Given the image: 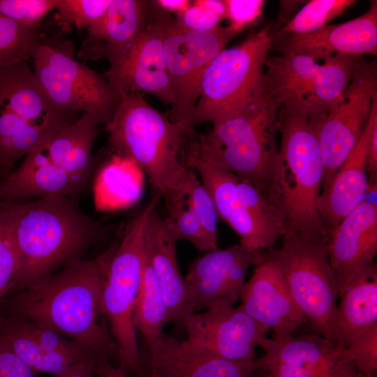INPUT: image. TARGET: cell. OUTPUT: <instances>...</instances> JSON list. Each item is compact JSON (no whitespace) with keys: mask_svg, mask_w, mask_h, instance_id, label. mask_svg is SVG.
<instances>
[{"mask_svg":"<svg viewBox=\"0 0 377 377\" xmlns=\"http://www.w3.org/2000/svg\"><path fill=\"white\" fill-rule=\"evenodd\" d=\"M98 125L94 117L83 113L38 147L54 164L89 179L95 168L92 148L98 133Z\"/></svg>","mask_w":377,"mask_h":377,"instance_id":"4316f807","label":"cell"},{"mask_svg":"<svg viewBox=\"0 0 377 377\" xmlns=\"http://www.w3.org/2000/svg\"><path fill=\"white\" fill-rule=\"evenodd\" d=\"M142 377H162V376L154 373H151L149 375H144Z\"/></svg>","mask_w":377,"mask_h":377,"instance_id":"7dc6e473","label":"cell"},{"mask_svg":"<svg viewBox=\"0 0 377 377\" xmlns=\"http://www.w3.org/2000/svg\"><path fill=\"white\" fill-rule=\"evenodd\" d=\"M327 248L339 290L374 263L377 253V205L362 200L328 232Z\"/></svg>","mask_w":377,"mask_h":377,"instance_id":"e0dca14e","label":"cell"},{"mask_svg":"<svg viewBox=\"0 0 377 377\" xmlns=\"http://www.w3.org/2000/svg\"><path fill=\"white\" fill-rule=\"evenodd\" d=\"M169 16L151 1L150 17L143 31L118 59L110 64L105 77L119 98L149 94L170 108L173 105L164 50Z\"/></svg>","mask_w":377,"mask_h":377,"instance_id":"7c38bea8","label":"cell"},{"mask_svg":"<svg viewBox=\"0 0 377 377\" xmlns=\"http://www.w3.org/2000/svg\"><path fill=\"white\" fill-rule=\"evenodd\" d=\"M279 108L265 92L207 134L188 135L185 153L244 179L269 196L279 145Z\"/></svg>","mask_w":377,"mask_h":377,"instance_id":"5b68a950","label":"cell"},{"mask_svg":"<svg viewBox=\"0 0 377 377\" xmlns=\"http://www.w3.org/2000/svg\"><path fill=\"white\" fill-rule=\"evenodd\" d=\"M377 114L374 101L368 121L346 158L321 189L318 210L325 229H334L362 200L367 186L366 149L369 131Z\"/></svg>","mask_w":377,"mask_h":377,"instance_id":"44dd1931","label":"cell"},{"mask_svg":"<svg viewBox=\"0 0 377 377\" xmlns=\"http://www.w3.org/2000/svg\"><path fill=\"white\" fill-rule=\"evenodd\" d=\"M377 329V268L371 263L339 292L335 317L336 341L343 346Z\"/></svg>","mask_w":377,"mask_h":377,"instance_id":"d4e9b609","label":"cell"},{"mask_svg":"<svg viewBox=\"0 0 377 377\" xmlns=\"http://www.w3.org/2000/svg\"><path fill=\"white\" fill-rule=\"evenodd\" d=\"M226 18L237 33L258 20L263 14L265 1L263 0H224Z\"/></svg>","mask_w":377,"mask_h":377,"instance_id":"f35d334b","label":"cell"},{"mask_svg":"<svg viewBox=\"0 0 377 377\" xmlns=\"http://www.w3.org/2000/svg\"><path fill=\"white\" fill-rule=\"evenodd\" d=\"M105 126L113 149L146 173L168 213L186 203L189 168L184 152L190 133L182 126L137 94L119 98Z\"/></svg>","mask_w":377,"mask_h":377,"instance_id":"3957f363","label":"cell"},{"mask_svg":"<svg viewBox=\"0 0 377 377\" xmlns=\"http://www.w3.org/2000/svg\"><path fill=\"white\" fill-rule=\"evenodd\" d=\"M238 33L230 26L195 31L180 26L170 15L165 28L164 50L174 98L169 118L187 124L200 96L202 75L212 60Z\"/></svg>","mask_w":377,"mask_h":377,"instance_id":"30bf717a","label":"cell"},{"mask_svg":"<svg viewBox=\"0 0 377 377\" xmlns=\"http://www.w3.org/2000/svg\"><path fill=\"white\" fill-rule=\"evenodd\" d=\"M184 340L203 352L237 362L253 361L255 349L269 329L257 323L239 306L218 304L185 316Z\"/></svg>","mask_w":377,"mask_h":377,"instance_id":"4fadbf2b","label":"cell"},{"mask_svg":"<svg viewBox=\"0 0 377 377\" xmlns=\"http://www.w3.org/2000/svg\"><path fill=\"white\" fill-rule=\"evenodd\" d=\"M177 241L156 208L146 223L144 251L159 283L168 311L169 323L180 325L189 314L184 278L176 251Z\"/></svg>","mask_w":377,"mask_h":377,"instance_id":"cb8c5ba5","label":"cell"},{"mask_svg":"<svg viewBox=\"0 0 377 377\" xmlns=\"http://www.w3.org/2000/svg\"><path fill=\"white\" fill-rule=\"evenodd\" d=\"M95 362H82L73 364L55 377H93L96 366Z\"/></svg>","mask_w":377,"mask_h":377,"instance_id":"b9f144b4","label":"cell"},{"mask_svg":"<svg viewBox=\"0 0 377 377\" xmlns=\"http://www.w3.org/2000/svg\"><path fill=\"white\" fill-rule=\"evenodd\" d=\"M161 196L156 193L127 224L121 241L111 249L101 292V306L117 343L119 366L139 377L142 371L133 313L144 263V233Z\"/></svg>","mask_w":377,"mask_h":377,"instance_id":"8992f818","label":"cell"},{"mask_svg":"<svg viewBox=\"0 0 377 377\" xmlns=\"http://www.w3.org/2000/svg\"><path fill=\"white\" fill-rule=\"evenodd\" d=\"M88 181L54 164L37 147L16 170L0 181V201L48 196L75 199Z\"/></svg>","mask_w":377,"mask_h":377,"instance_id":"603a6c76","label":"cell"},{"mask_svg":"<svg viewBox=\"0 0 377 377\" xmlns=\"http://www.w3.org/2000/svg\"><path fill=\"white\" fill-rule=\"evenodd\" d=\"M260 256L239 243L205 252L195 259L184 277L189 313L237 302L249 267Z\"/></svg>","mask_w":377,"mask_h":377,"instance_id":"5bb4252c","label":"cell"},{"mask_svg":"<svg viewBox=\"0 0 377 377\" xmlns=\"http://www.w3.org/2000/svg\"><path fill=\"white\" fill-rule=\"evenodd\" d=\"M164 219L177 241L189 242L200 251L213 250L199 221L186 203L168 213Z\"/></svg>","mask_w":377,"mask_h":377,"instance_id":"8d00e7d4","label":"cell"},{"mask_svg":"<svg viewBox=\"0 0 377 377\" xmlns=\"http://www.w3.org/2000/svg\"><path fill=\"white\" fill-rule=\"evenodd\" d=\"M186 204L199 221L213 250L218 246L219 214L214 200L198 174L189 168Z\"/></svg>","mask_w":377,"mask_h":377,"instance_id":"d6a6232c","label":"cell"},{"mask_svg":"<svg viewBox=\"0 0 377 377\" xmlns=\"http://www.w3.org/2000/svg\"><path fill=\"white\" fill-rule=\"evenodd\" d=\"M356 3L354 0H311L272 36L303 35L314 32Z\"/></svg>","mask_w":377,"mask_h":377,"instance_id":"1f68e13d","label":"cell"},{"mask_svg":"<svg viewBox=\"0 0 377 377\" xmlns=\"http://www.w3.org/2000/svg\"><path fill=\"white\" fill-rule=\"evenodd\" d=\"M271 49L280 54H299L322 59L343 54L352 57L376 55L377 52V1L367 10L349 21L328 24L303 35L272 36Z\"/></svg>","mask_w":377,"mask_h":377,"instance_id":"9a60e30c","label":"cell"},{"mask_svg":"<svg viewBox=\"0 0 377 377\" xmlns=\"http://www.w3.org/2000/svg\"><path fill=\"white\" fill-rule=\"evenodd\" d=\"M357 57L337 53L321 59L306 102L310 114H326L339 103L350 83Z\"/></svg>","mask_w":377,"mask_h":377,"instance_id":"83f0119b","label":"cell"},{"mask_svg":"<svg viewBox=\"0 0 377 377\" xmlns=\"http://www.w3.org/2000/svg\"><path fill=\"white\" fill-rule=\"evenodd\" d=\"M259 346L261 357L295 366L306 377H366L341 343L318 333L279 339L266 337Z\"/></svg>","mask_w":377,"mask_h":377,"instance_id":"ac0fdd59","label":"cell"},{"mask_svg":"<svg viewBox=\"0 0 377 377\" xmlns=\"http://www.w3.org/2000/svg\"><path fill=\"white\" fill-rule=\"evenodd\" d=\"M239 295V306L259 324L272 331L274 339L291 336L306 318L294 302L275 266L261 253Z\"/></svg>","mask_w":377,"mask_h":377,"instance_id":"2e32d148","label":"cell"},{"mask_svg":"<svg viewBox=\"0 0 377 377\" xmlns=\"http://www.w3.org/2000/svg\"><path fill=\"white\" fill-rule=\"evenodd\" d=\"M57 0H0V16L40 27L43 18L55 10Z\"/></svg>","mask_w":377,"mask_h":377,"instance_id":"74e56055","label":"cell"},{"mask_svg":"<svg viewBox=\"0 0 377 377\" xmlns=\"http://www.w3.org/2000/svg\"><path fill=\"white\" fill-rule=\"evenodd\" d=\"M42 40L40 27L0 16V69L32 59Z\"/></svg>","mask_w":377,"mask_h":377,"instance_id":"4dcf8cb0","label":"cell"},{"mask_svg":"<svg viewBox=\"0 0 377 377\" xmlns=\"http://www.w3.org/2000/svg\"><path fill=\"white\" fill-rule=\"evenodd\" d=\"M34 73L40 87L60 110L87 113L105 126L111 119L119 98L105 75L75 58L68 40H43L32 59Z\"/></svg>","mask_w":377,"mask_h":377,"instance_id":"9c48e42d","label":"cell"},{"mask_svg":"<svg viewBox=\"0 0 377 377\" xmlns=\"http://www.w3.org/2000/svg\"><path fill=\"white\" fill-rule=\"evenodd\" d=\"M111 0H57L55 20L61 31L88 29L105 13Z\"/></svg>","mask_w":377,"mask_h":377,"instance_id":"e575fe53","label":"cell"},{"mask_svg":"<svg viewBox=\"0 0 377 377\" xmlns=\"http://www.w3.org/2000/svg\"><path fill=\"white\" fill-rule=\"evenodd\" d=\"M184 160L209 191L219 216L239 235L241 244L260 253L274 247L279 239L254 218L239 197L236 175L186 153Z\"/></svg>","mask_w":377,"mask_h":377,"instance_id":"ffe728a7","label":"cell"},{"mask_svg":"<svg viewBox=\"0 0 377 377\" xmlns=\"http://www.w3.org/2000/svg\"><path fill=\"white\" fill-rule=\"evenodd\" d=\"M249 377H274V376L267 371L260 370V369H255V370H253Z\"/></svg>","mask_w":377,"mask_h":377,"instance_id":"bcb514c9","label":"cell"},{"mask_svg":"<svg viewBox=\"0 0 377 377\" xmlns=\"http://www.w3.org/2000/svg\"><path fill=\"white\" fill-rule=\"evenodd\" d=\"M318 65L317 59L305 54L268 55L265 66L266 93L279 109L290 105L309 112L306 102Z\"/></svg>","mask_w":377,"mask_h":377,"instance_id":"484cf974","label":"cell"},{"mask_svg":"<svg viewBox=\"0 0 377 377\" xmlns=\"http://www.w3.org/2000/svg\"><path fill=\"white\" fill-rule=\"evenodd\" d=\"M10 202L0 201V300L6 295L20 269Z\"/></svg>","mask_w":377,"mask_h":377,"instance_id":"836d02e7","label":"cell"},{"mask_svg":"<svg viewBox=\"0 0 377 377\" xmlns=\"http://www.w3.org/2000/svg\"><path fill=\"white\" fill-rule=\"evenodd\" d=\"M323 117L288 105L279 109V155L269 198L281 213L287 232L327 239L318 201L324 168L318 131Z\"/></svg>","mask_w":377,"mask_h":377,"instance_id":"277c9868","label":"cell"},{"mask_svg":"<svg viewBox=\"0 0 377 377\" xmlns=\"http://www.w3.org/2000/svg\"><path fill=\"white\" fill-rule=\"evenodd\" d=\"M151 1L111 0L105 14L87 29L77 58L118 59L138 38L151 14Z\"/></svg>","mask_w":377,"mask_h":377,"instance_id":"d6986e66","label":"cell"},{"mask_svg":"<svg viewBox=\"0 0 377 377\" xmlns=\"http://www.w3.org/2000/svg\"><path fill=\"white\" fill-rule=\"evenodd\" d=\"M226 18L223 1L198 0L184 12L177 14V22L182 27L195 31H211Z\"/></svg>","mask_w":377,"mask_h":377,"instance_id":"d590c367","label":"cell"},{"mask_svg":"<svg viewBox=\"0 0 377 377\" xmlns=\"http://www.w3.org/2000/svg\"><path fill=\"white\" fill-rule=\"evenodd\" d=\"M271 42L269 24L238 45L225 48L212 60L187 124L190 132L199 124L222 121L266 92L265 66Z\"/></svg>","mask_w":377,"mask_h":377,"instance_id":"52a82bcc","label":"cell"},{"mask_svg":"<svg viewBox=\"0 0 377 377\" xmlns=\"http://www.w3.org/2000/svg\"><path fill=\"white\" fill-rule=\"evenodd\" d=\"M168 323V311L165 299L144 251L143 268L133 313V325L136 331L149 344L164 333L163 327Z\"/></svg>","mask_w":377,"mask_h":377,"instance_id":"f546056e","label":"cell"},{"mask_svg":"<svg viewBox=\"0 0 377 377\" xmlns=\"http://www.w3.org/2000/svg\"><path fill=\"white\" fill-rule=\"evenodd\" d=\"M10 204L20 265L8 293L35 285L60 266L80 258L109 231L85 214L75 199L48 196Z\"/></svg>","mask_w":377,"mask_h":377,"instance_id":"7a4b0ae2","label":"cell"},{"mask_svg":"<svg viewBox=\"0 0 377 377\" xmlns=\"http://www.w3.org/2000/svg\"><path fill=\"white\" fill-rule=\"evenodd\" d=\"M154 1L164 11L177 12V14L184 12L192 3V1L188 0H157Z\"/></svg>","mask_w":377,"mask_h":377,"instance_id":"ee69618b","label":"cell"},{"mask_svg":"<svg viewBox=\"0 0 377 377\" xmlns=\"http://www.w3.org/2000/svg\"><path fill=\"white\" fill-rule=\"evenodd\" d=\"M369 179H377V114L373 119L366 149Z\"/></svg>","mask_w":377,"mask_h":377,"instance_id":"60d3db41","label":"cell"},{"mask_svg":"<svg viewBox=\"0 0 377 377\" xmlns=\"http://www.w3.org/2000/svg\"><path fill=\"white\" fill-rule=\"evenodd\" d=\"M0 377H35L33 371L1 337Z\"/></svg>","mask_w":377,"mask_h":377,"instance_id":"ab89813d","label":"cell"},{"mask_svg":"<svg viewBox=\"0 0 377 377\" xmlns=\"http://www.w3.org/2000/svg\"><path fill=\"white\" fill-rule=\"evenodd\" d=\"M111 249L91 260L75 259L35 285L12 293L3 314L47 327L82 346L96 359L119 360L117 343L101 306Z\"/></svg>","mask_w":377,"mask_h":377,"instance_id":"6da1fadb","label":"cell"},{"mask_svg":"<svg viewBox=\"0 0 377 377\" xmlns=\"http://www.w3.org/2000/svg\"><path fill=\"white\" fill-rule=\"evenodd\" d=\"M282 245L262 253L282 276L296 305L316 333L336 341L339 290L330 264L327 239H311L293 232Z\"/></svg>","mask_w":377,"mask_h":377,"instance_id":"ba28073f","label":"cell"},{"mask_svg":"<svg viewBox=\"0 0 377 377\" xmlns=\"http://www.w3.org/2000/svg\"><path fill=\"white\" fill-rule=\"evenodd\" d=\"M151 373L162 377H249L253 361L237 362L196 349L163 333L147 344Z\"/></svg>","mask_w":377,"mask_h":377,"instance_id":"7402d4cb","label":"cell"},{"mask_svg":"<svg viewBox=\"0 0 377 377\" xmlns=\"http://www.w3.org/2000/svg\"><path fill=\"white\" fill-rule=\"evenodd\" d=\"M94 374L98 377H127L126 373L106 359L96 361Z\"/></svg>","mask_w":377,"mask_h":377,"instance_id":"7bdbcfd3","label":"cell"},{"mask_svg":"<svg viewBox=\"0 0 377 377\" xmlns=\"http://www.w3.org/2000/svg\"><path fill=\"white\" fill-rule=\"evenodd\" d=\"M376 99V61H367L358 57L343 97L319 125L318 138L324 168L322 188L357 143Z\"/></svg>","mask_w":377,"mask_h":377,"instance_id":"8fae6325","label":"cell"},{"mask_svg":"<svg viewBox=\"0 0 377 377\" xmlns=\"http://www.w3.org/2000/svg\"><path fill=\"white\" fill-rule=\"evenodd\" d=\"M377 179H369L363 200L377 205Z\"/></svg>","mask_w":377,"mask_h":377,"instance_id":"f6af8a7d","label":"cell"},{"mask_svg":"<svg viewBox=\"0 0 377 377\" xmlns=\"http://www.w3.org/2000/svg\"><path fill=\"white\" fill-rule=\"evenodd\" d=\"M0 337L35 374L47 373L56 376L73 364L94 362L43 347L22 332L12 316L3 313L0 314Z\"/></svg>","mask_w":377,"mask_h":377,"instance_id":"f1b7e54d","label":"cell"}]
</instances>
